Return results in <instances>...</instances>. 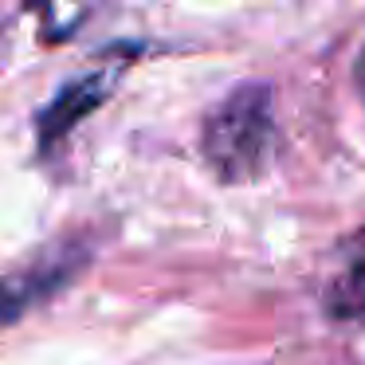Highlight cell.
<instances>
[{
  "mask_svg": "<svg viewBox=\"0 0 365 365\" xmlns=\"http://www.w3.org/2000/svg\"><path fill=\"white\" fill-rule=\"evenodd\" d=\"M275 145V114H271L267 83L232 87L200 126V153L224 185H247L267 169Z\"/></svg>",
  "mask_w": 365,
  "mask_h": 365,
  "instance_id": "cell-1",
  "label": "cell"
},
{
  "mask_svg": "<svg viewBox=\"0 0 365 365\" xmlns=\"http://www.w3.org/2000/svg\"><path fill=\"white\" fill-rule=\"evenodd\" d=\"M322 310L334 322H365V224L334 252L322 279Z\"/></svg>",
  "mask_w": 365,
  "mask_h": 365,
  "instance_id": "cell-3",
  "label": "cell"
},
{
  "mask_svg": "<svg viewBox=\"0 0 365 365\" xmlns=\"http://www.w3.org/2000/svg\"><path fill=\"white\" fill-rule=\"evenodd\" d=\"M79 263H83V255H56V259L43 263V267L0 279V326L16 322L28 307H36V302H43L51 291H59V287L79 271Z\"/></svg>",
  "mask_w": 365,
  "mask_h": 365,
  "instance_id": "cell-4",
  "label": "cell"
},
{
  "mask_svg": "<svg viewBox=\"0 0 365 365\" xmlns=\"http://www.w3.org/2000/svg\"><path fill=\"white\" fill-rule=\"evenodd\" d=\"M114 79H118V71H91V75H79V79L63 83L59 95L36 114V138H40V150H51L56 142H63V138L71 134L87 114H95L98 106L110 98Z\"/></svg>",
  "mask_w": 365,
  "mask_h": 365,
  "instance_id": "cell-2",
  "label": "cell"
},
{
  "mask_svg": "<svg viewBox=\"0 0 365 365\" xmlns=\"http://www.w3.org/2000/svg\"><path fill=\"white\" fill-rule=\"evenodd\" d=\"M361 79H365V67H361Z\"/></svg>",
  "mask_w": 365,
  "mask_h": 365,
  "instance_id": "cell-5",
  "label": "cell"
}]
</instances>
